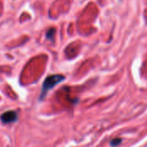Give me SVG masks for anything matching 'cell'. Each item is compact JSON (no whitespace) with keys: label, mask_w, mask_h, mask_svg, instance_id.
<instances>
[{"label":"cell","mask_w":147,"mask_h":147,"mask_svg":"<svg viewBox=\"0 0 147 147\" xmlns=\"http://www.w3.org/2000/svg\"><path fill=\"white\" fill-rule=\"evenodd\" d=\"M121 139H115V140H113L110 142V145H111L112 146H118L119 144H121Z\"/></svg>","instance_id":"277c9868"},{"label":"cell","mask_w":147,"mask_h":147,"mask_svg":"<svg viewBox=\"0 0 147 147\" xmlns=\"http://www.w3.org/2000/svg\"><path fill=\"white\" fill-rule=\"evenodd\" d=\"M54 34H55V29H54V28H50V29L47 31V38L53 40Z\"/></svg>","instance_id":"3957f363"},{"label":"cell","mask_w":147,"mask_h":147,"mask_svg":"<svg viewBox=\"0 0 147 147\" xmlns=\"http://www.w3.org/2000/svg\"><path fill=\"white\" fill-rule=\"evenodd\" d=\"M64 79H65V77L63 75H59V74L48 76L45 79V81H44V83L42 84L40 96V100H43L45 98V96H47V93L50 90H52L55 85L61 83Z\"/></svg>","instance_id":"6da1fadb"},{"label":"cell","mask_w":147,"mask_h":147,"mask_svg":"<svg viewBox=\"0 0 147 147\" xmlns=\"http://www.w3.org/2000/svg\"><path fill=\"white\" fill-rule=\"evenodd\" d=\"M17 118H18V115L16 114V112L15 111H7V112H4L0 119L2 121V122L3 123H12V122H15L17 121Z\"/></svg>","instance_id":"7a4b0ae2"}]
</instances>
